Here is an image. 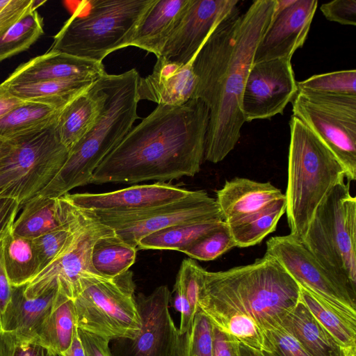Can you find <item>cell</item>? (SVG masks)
Returning a JSON list of instances; mask_svg holds the SVG:
<instances>
[{
	"instance_id": "5",
	"label": "cell",
	"mask_w": 356,
	"mask_h": 356,
	"mask_svg": "<svg viewBox=\"0 0 356 356\" xmlns=\"http://www.w3.org/2000/svg\"><path fill=\"white\" fill-rule=\"evenodd\" d=\"M289 126L286 213L290 234L302 241L318 207L347 174L330 149L302 121L292 115Z\"/></svg>"
},
{
	"instance_id": "51",
	"label": "cell",
	"mask_w": 356,
	"mask_h": 356,
	"mask_svg": "<svg viewBox=\"0 0 356 356\" xmlns=\"http://www.w3.org/2000/svg\"><path fill=\"white\" fill-rule=\"evenodd\" d=\"M60 355L61 356H85L83 344L79 338L77 330L73 337L70 346Z\"/></svg>"
},
{
	"instance_id": "49",
	"label": "cell",
	"mask_w": 356,
	"mask_h": 356,
	"mask_svg": "<svg viewBox=\"0 0 356 356\" xmlns=\"http://www.w3.org/2000/svg\"><path fill=\"white\" fill-rule=\"evenodd\" d=\"M12 286L6 277L2 259V240L0 241V316L5 309L11 294Z\"/></svg>"
},
{
	"instance_id": "47",
	"label": "cell",
	"mask_w": 356,
	"mask_h": 356,
	"mask_svg": "<svg viewBox=\"0 0 356 356\" xmlns=\"http://www.w3.org/2000/svg\"><path fill=\"white\" fill-rule=\"evenodd\" d=\"M213 356H240L239 342L214 325Z\"/></svg>"
},
{
	"instance_id": "18",
	"label": "cell",
	"mask_w": 356,
	"mask_h": 356,
	"mask_svg": "<svg viewBox=\"0 0 356 356\" xmlns=\"http://www.w3.org/2000/svg\"><path fill=\"white\" fill-rule=\"evenodd\" d=\"M170 298V290L164 285L147 296H136L141 327L133 340L134 356H170L178 330L168 309Z\"/></svg>"
},
{
	"instance_id": "4",
	"label": "cell",
	"mask_w": 356,
	"mask_h": 356,
	"mask_svg": "<svg viewBox=\"0 0 356 356\" xmlns=\"http://www.w3.org/2000/svg\"><path fill=\"white\" fill-rule=\"evenodd\" d=\"M136 69L120 74H104L106 94L101 113L91 129L69 151L65 163L36 196L60 197L90 184L103 159L120 143L138 118Z\"/></svg>"
},
{
	"instance_id": "52",
	"label": "cell",
	"mask_w": 356,
	"mask_h": 356,
	"mask_svg": "<svg viewBox=\"0 0 356 356\" xmlns=\"http://www.w3.org/2000/svg\"><path fill=\"white\" fill-rule=\"evenodd\" d=\"M240 356H261L259 351L239 343Z\"/></svg>"
},
{
	"instance_id": "9",
	"label": "cell",
	"mask_w": 356,
	"mask_h": 356,
	"mask_svg": "<svg viewBox=\"0 0 356 356\" xmlns=\"http://www.w3.org/2000/svg\"><path fill=\"white\" fill-rule=\"evenodd\" d=\"M133 273L114 277L91 274L82 280V291L74 299L77 327L108 339L134 340L141 327Z\"/></svg>"
},
{
	"instance_id": "39",
	"label": "cell",
	"mask_w": 356,
	"mask_h": 356,
	"mask_svg": "<svg viewBox=\"0 0 356 356\" xmlns=\"http://www.w3.org/2000/svg\"><path fill=\"white\" fill-rule=\"evenodd\" d=\"M236 245L225 223L220 228L214 230L197 240L181 252L191 259L200 261H212L226 253Z\"/></svg>"
},
{
	"instance_id": "37",
	"label": "cell",
	"mask_w": 356,
	"mask_h": 356,
	"mask_svg": "<svg viewBox=\"0 0 356 356\" xmlns=\"http://www.w3.org/2000/svg\"><path fill=\"white\" fill-rule=\"evenodd\" d=\"M74 207L73 216L66 225L33 239L39 263V273L60 257L70 245L81 215V210Z\"/></svg>"
},
{
	"instance_id": "17",
	"label": "cell",
	"mask_w": 356,
	"mask_h": 356,
	"mask_svg": "<svg viewBox=\"0 0 356 356\" xmlns=\"http://www.w3.org/2000/svg\"><path fill=\"white\" fill-rule=\"evenodd\" d=\"M191 192L165 182H156L106 193H67L64 196L73 206L83 211L128 212L177 201Z\"/></svg>"
},
{
	"instance_id": "13",
	"label": "cell",
	"mask_w": 356,
	"mask_h": 356,
	"mask_svg": "<svg viewBox=\"0 0 356 356\" xmlns=\"http://www.w3.org/2000/svg\"><path fill=\"white\" fill-rule=\"evenodd\" d=\"M291 60L277 58L252 65L241 100L245 122L283 113L298 90Z\"/></svg>"
},
{
	"instance_id": "36",
	"label": "cell",
	"mask_w": 356,
	"mask_h": 356,
	"mask_svg": "<svg viewBox=\"0 0 356 356\" xmlns=\"http://www.w3.org/2000/svg\"><path fill=\"white\" fill-rule=\"evenodd\" d=\"M43 33V19L33 9L0 36V62L26 51Z\"/></svg>"
},
{
	"instance_id": "40",
	"label": "cell",
	"mask_w": 356,
	"mask_h": 356,
	"mask_svg": "<svg viewBox=\"0 0 356 356\" xmlns=\"http://www.w3.org/2000/svg\"><path fill=\"white\" fill-rule=\"evenodd\" d=\"M261 356H309L281 325L262 332Z\"/></svg>"
},
{
	"instance_id": "35",
	"label": "cell",
	"mask_w": 356,
	"mask_h": 356,
	"mask_svg": "<svg viewBox=\"0 0 356 356\" xmlns=\"http://www.w3.org/2000/svg\"><path fill=\"white\" fill-rule=\"evenodd\" d=\"M170 356H213V324L197 310L188 331L174 338Z\"/></svg>"
},
{
	"instance_id": "48",
	"label": "cell",
	"mask_w": 356,
	"mask_h": 356,
	"mask_svg": "<svg viewBox=\"0 0 356 356\" xmlns=\"http://www.w3.org/2000/svg\"><path fill=\"white\" fill-rule=\"evenodd\" d=\"M20 207L13 199L0 197V241L11 230Z\"/></svg>"
},
{
	"instance_id": "29",
	"label": "cell",
	"mask_w": 356,
	"mask_h": 356,
	"mask_svg": "<svg viewBox=\"0 0 356 356\" xmlns=\"http://www.w3.org/2000/svg\"><path fill=\"white\" fill-rule=\"evenodd\" d=\"M95 81L90 79H67L3 87L21 99L44 102L63 108L88 90Z\"/></svg>"
},
{
	"instance_id": "43",
	"label": "cell",
	"mask_w": 356,
	"mask_h": 356,
	"mask_svg": "<svg viewBox=\"0 0 356 356\" xmlns=\"http://www.w3.org/2000/svg\"><path fill=\"white\" fill-rule=\"evenodd\" d=\"M34 0H0V36L38 6Z\"/></svg>"
},
{
	"instance_id": "23",
	"label": "cell",
	"mask_w": 356,
	"mask_h": 356,
	"mask_svg": "<svg viewBox=\"0 0 356 356\" xmlns=\"http://www.w3.org/2000/svg\"><path fill=\"white\" fill-rule=\"evenodd\" d=\"M103 76L63 108L56 119L60 140L69 151L91 129L101 113L106 97Z\"/></svg>"
},
{
	"instance_id": "1",
	"label": "cell",
	"mask_w": 356,
	"mask_h": 356,
	"mask_svg": "<svg viewBox=\"0 0 356 356\" xmlns=\"http://www.w3.org/2000/svg\"><path fill=\"white\" fill-rule=\"evenodd\" d=\"M277 0L238 7L211 33L192 61L197 83L193 99L209 111L204 159L222 161L235 147L245 120L241 100L254 54L270 26Z\"/></svg>"
},
{
	"instance_id": "32",
	"label": "cell",
	"mask_w": 356,
	"mask_h": 356,
	"mask_svg": "<svg viewBox=\"0 0 356 356\" xmlns=\"http://www.w3.org/2000/svg\"><path fill=\"white\" fill-rule=\"evenodd\" d=\"M225 224L222 219L193 222L168 227L143 238L139 250H172L181 252L204 235Z\"/></svg>"
},
{
	"instance_id": "45",
	"label": "cell",
	"mask_w": 356,
	"mask_h": 356,
	"mask_svg": "<svg viewBox=\"0 0 356 356\" xmlns=\"http://www.w3.org/2000/svg\"><path fill=\"white\" fill-rule=\"evenodd\" d=\"M174 291L175 296L172 305L175 309L181 314V321L178 332L179 334H184L191 327L195 315L186 298L181 281L177 275L174 286Z\"/></svg>"
},
{
	"instance_id": "42",
	"label": "cell",
	"mask_w": 356,
	"mask_h": 356,
	"mask_svg": "<svg viewBox=\"0 0 356 356\" xmlns=\"http://www.w3.org/2000/svg\"><path fill=\"white\" fill-rule=\"evenodd\" d=\"M203 269L194 259H185L182 261L177 275L181 281L194 315L198 310L197 302Z\"/></svg>"
},
{
	"instance_id": "30",
	"label": "cell",
	"mask_w": 356,
	"mask_h": 356,
	"mask_svg": "<svg viewBox=\"0 0 356 356\" xmlns=\"http://www.w3.org/2000/svg\"><path fill=\"white\" fill-rule=\"evenodd\" d=\"M2 259L12 286L26 284L39 273L33 239L15 235L11 230L2 239Z\"/></svg>"
},
{
	"instance_id": "41",
	"label": "cell",
	"mask_w": 356,
	"mask_h": 356,
	"mask_svg": "<svg viewBox=\"0 0 356 356\" xmlns=\"http://www.w3.org/2000/svg\"><path fill=\"white\" fill-rule=\"evenodd\" d=\"M0 356H61L35 342L19 340L0 331Z\"/></svg>"
},
{
	"instance_id": "2",
	"label": "cell",
	"mask_w": 356,
	"mask_h": 356,
	"mask_svg": "<svg viewBox=\"0 0 356 356\" xmlns=\"http://www.w3.org/2000/svg\"><path fill=\"white\" fill-rule=\"evenodd\" d=\"M209 120L198 99L158 105L103 159L90 184L171 181L199 172Z\"/></svg>"
},
{
	"instance_id": "31",
	"label": "cell",
	"mask_w": 356,
	"mask_h": 356,
	"mask_svg": "<svg viewBox=\"0 0 356 356\" xmlns=\"http://www.w3.org/2000/svg\"><path fill=\"white\" fill-rule=\"evenodd\" d=\"M137 250L113 231L100 236L95 242L91 252V266L101 276L116 277L129 270L134 264Z\"/></svg>"
},
{
	"instance_id": "3",
	"label": "cell",
	"mask_w": 356,
	"mask_h": 356,
	"mask_svg": "<svg viewBox=\"0 0 356 356\" xmlns=\"http://www.w3.org/2000/svg\"><path fill=\"white\" fill-rule=\"evenodd\" d=\"M300 288L273 257L226 270L202 271L197 306L213 325L221 327L230 318L243 316L261 333L280 325L300 301Z\"/></svg>"
},
{
	"instance_id": "25",
	"label": "cell",
	"mask_w": 356,
	"mask_h": 356,
	"mask_svg": "<svg viewBox=\"0 0 356 356\" xmlns=\"http://www.w3.org/2000/svg\"><path fill=\"white\" fill-rule=\"evenodd\" d=\"M15 220L11 232L33 239L66 225L73 216L74 207L64 195L58 197L35 196L23 206Z\"/></svg>"
},
{
	"instance_id": "15",
	"label": "cell",
	"mask_w": 356,
	"mask_h": 356,
	"mask_svg": "<svg viewBox=\"0 0 356 356\" xmlns=\"http://www.w3.org/2000/svg\"><path fill=\"white\" fill-rule=\"evenodd\" d=\"M238 3V0H190L160 56L183 65L191 63L211 33Z\"/></svg>"
},
{
	"instance_id": "11",
	"label": "cell",
	"mask_w": 356,
	"mask_h": 356,
	"mask_svg": "<svg viewBox=\"0 0 356 356\" xmlns=\"http://www.w3.org/2000/svg\"><path fill=\"white\" fill-rule=\"evenodd\" d=\"M88 212L111 228L124 242L136 248L145 236L168 227L186 222L223 220L216 199L204 191H192L182 199L143 210Z\"/></svg>"
},
{
	"instance_id": "26",
	"label": "cell",
	"mask_w": 356,
	"mask_h": 356,
	"mask_svg": "<svg viewBox=\"0 0 356 356\" xmlns=\"http://www.w3.org/2000/svg\"><path fill=\"white\" fill-rule=\"evenodd\" d=\"M280 325L290 333L309 356H346L347 349L314 318L300 300Z\"/></svg>"
},
{
	"instance_id": "16",
	"label": "cell",
	"mask_w": 356,
	"mask_h": 356,
	"mask_svg": "<svg viewBox=\"0 0 356 356\" xmlns=\"http://www.w3.org/2000/svg\"><path fill=\"white\" fill-rule=\"evenodd\" d=\"M317 6L316 0H277L273 19L257 47L254 63L291 59L307 39Z\"/></svg>"
},
{
	"instance_id": "22",
	"label": "cell",
	"mask_w": 356,
	"mask_h": 356,
	"mask_svg": "<svg viewBox=\"0 0 356 356\" xmlns=\"http://www.w3.org/2000/svg\"><path fill=\"white\" fill-rule=\"evenodd\" d=\"M25 287L26 284L12 286L9 301L0 316V331L22 341H31L54 307L58 288L29 298Z\"/></svg>"
},
{
	"instance_id": "6",
	"label": "cell",
	"mask_w": 356,
	"mask_h": 356,
	"mask_svg": "<svg viewBox=\"0 0 356 356\" xmlns=\"http://www.w3.org/2000/svg\"><path fill=\"white\" fill-rule=\"evenodd\" d=\"M154 0L81 1L54 36L48 51L102 63L106 56L129 47Z\"/></svg>"
},
{
	"instance_id": "20",
	"label": "cell",
	"mask_w": 356,
	"mask_h": 356,
	"mask_svg": "<svg viewBox=\"0 0 356 356\" xmlns=\"http://www.w3.org/2000/svg\"><path fill=\"white\" fill-rule=\"evenodd\" d=\"M196 83L192 62L183 65L160 56L152 74L138 79V100L158 105H181L193 99Z\"/></svg>"
},
{
	"instance_id": "27",
	"label": "cell",
	"mask_w": 356,
	"mask_h": 356,
	"mask_svg": "<svg viewBox=\"0 0 356 356\" xmlns=\"http://www.w3.org/2000/svg\"><path fill=\"white\" fill-rule=\"evenodd\" d=\"M77 330L74 300L58 290L54 307L31 341L61 354L70 346Z\"/></svg>"
},
{
	"instance_id": "24",
	"label": "cell",
	"mask_w": 356,
	"mask_h": 356,
	"mask_svg": "<svg viewBox=\"0 0 356 356\" xmlns=\"http://www.w3.org/2000/svg\"><path fill=\"white\" fill-rule=\"evenodd\" d=\"M190 0H154L138 25L129 46L159 57Z\"/></svg>"
},
{
	"instance_id": "21",
	"label": "cell",
	"mask_w": 356,
	"mask_h": 356,
	"mask_svg": "<svg viewBox=\"0 0 356 356\" xmlns=\"http://www.w3.org/2000/svg\"><path fill=\"white\" fill-rule=\"evenodd\" d=\"M285 195L270 182L235 177L216 192V202L227 226L244 221Z\"/></svg>"
},
{
	"instance_id": "33",
	"label": "cell",
	"mask_w": 356,
	"mask_h": 356,
	"mask_svg": "<svg viewBox=\"0 0 356 356\" xmlns=\"http://www.w3.org/2000/svg\"><path fill=\"white\" fill-rule=\"evenodd\" d=\"M63 108L35 101H26L0 119V138L7 139L54 122Z\"/></svg>"
},
{
	"instance_id": "7",
	"label": "cell",
	"mask_w": 356,
	"mask_h": 356,
	"mask_svg": "<svg viewBox=\"0 0 356 356\" xmlns=\"http://www.w3.org/2000/svg\"><path fill=\"white\" fill-rule=\"evenodd\" d=\"M302 243L356 301V198L349 181L335 186L320 204Z\"/></svg>"
},
{
	"instance_id": "50",
	"label": "cell",
	"mask_w": 356,
	"mask_h": 356,
	"mask_svg": "<svg viewBox=\"0 0 356 356\" xmlns=\"http://www.w3.org/2000/svg\"><path fill=\"white\" fill-rule=\"evenodd\" d=\"M26 102L12 95L0 84V119Z\"/></svg>"
},
{
	"instance_id": "12",
	"label": "cell",
	"mask_w": 356,
	"mask_h": 356,
	"mask_svg": "<svg viewBox=\"0 0 356 356\" xmlns=\"http://www.w3.org/2000/svg\"><path fill=\"white\" fill-rule=\"evenodd\" d=\"M80 210V221L70 245L60 257L26 284L27 297L35 298L58 288L60 292L74 300L82 291L83 279L97 274L90 262L92 246L100 236L113 230L99 222L90 213Z\"/></svg>"
},
{
	"instance_id": "28",
	"label": "cell",
	"mask_w": 356,
	"mask_h": 356,
	"mask_svg": "<svg viewBox=\"0 0 356 356\" xmlns=\"http://www.w3.org/2000/svg\"><path fill=\"white\" fill-rule=\"evenodd\" d=\"M300 300L346 349L356 347V313L339 308L300 286Z\"/></svg>"
},
{
	"instance_id": "14",
	"label": "cell",
	"mask_w": 356,
	"mask_h": 356,
	"mask_svg": "<svg viewBox=\"0 0 356 356\" xmlns=\"http://www.w3.org/2000/svg\"><path fill=\"white\" fill-rule=\"evenodd\" d=\"M266 254L275 258L302 286L332 305L356 313L353 300L334 277L320 264L302 241L290 234L270 238Z\"/></svg>"
},
{
	"instance_id": "46",
	"label": "cell",
	"mask_w": 356,
	"mask_h": 356,
	"mask_svg": "<svg viewBox=\"0 0 356 356\" xmlns=\"http://www.w3.org/2000/svg\"><path fill=\"white\" fill-rule=\"evenodd\" d=\"M83 344L85 356H112L108 343L110 339L77 327Z\"/></svg>"
},
{
	"instance_id": "19",
	"label": "cell",
	"mask_w": 356,
	"mask_h": 356,
	"mask_svg": "<svg viewBox=\"0 0 356 356\" xmlns=\"http://www.w3.org/2000/svg\"><path fill=\"white\" fill-rule=\"evenodd\" d=\"M106 72L102 63L78 58L56 51H47L19 65L0 83L15 84L67 79L96 81Z\"/></svg>"
},
{
	"instance_id": "10",
	"label": "cell",
	"mask_w": 356,
	"mask_h": 356,
	"mask_svg": "<svg viewBox=\"0 0 356 356\" xmlns=\"http://www.w3.org/2000/svg\"><path fill=\"white\" fill-rule=\"evenodd\" d=\"M293 115L330 149L346 170V179H356V96L298 90Z\"/></svg>"
},
{
	"instance_id": "54",
	"label": "cell",
	"mask_w": 356,
	"mask_h": 356,
	"mask_svg": "<svg viewBox=\"0 0 356 356\" xmlns=\"http://www.w3.org/2000/svg\"><path fill=\"white\" fill-rule=\"evenodd\" d=\"M3 140V139H1V138H0V145H1V143H2Z\"/></svg>"
},
{
	"instance_id": "34",
	"label": "cell",
	"mask_w": 356,
	"mask_h": 356,
	"mask_svg": "<svg viewBox=\"0 0 356 356\" xmlns=\"http://www.w3.org/2000/svg\"><path fill=\"white\" fill-rule=\"evenodd\" d=\"M286 208L284 196L244 221L228 226L236 247L248 248L261 243L275 230Z\"/></svg>"
},
{
	"instance_id": "38",
	"label": "cell",
	"mask_w": 356,
	"mask_h": 356,
	"mask_svg": "<svg viewBox=\"0 0 356 356\" xmlns=\"http://www.w3.org/2000/svg\"><path fill=\"white\" fill-rule=\"evenodd\" d=\"M300 90L356 96V70H348L316 74L297 82Z\"/></svg>"
},
{
	"instance_id": "53",
	"label": "cell",
	"mask_w": 356,
	"mask_h": 356,
	"mask_svg": "<svg viewBox=\"0 0 356 356\" xmlns=\"http://www.w3.org/2000/svg\"><path fill=\"white\" fill-rule=\"evenodd\" d=\"M346 356H356V347L348 348Z\"/></svg>"
},
{
	"instance_id": "44",
	"label": "cell",
	"mask_w": 356,
	"mask_h": 356,
	"mask_svg": "<svg viewBox=\"0 0 356 356\" xmlns=\"http://www.w3.org/2000/svg\"><path fill=\"white\" fill-rule=\"evenodd\" d=\"M325 17L343 25H356V1L334 0L321 5Z\"/></svg>"
},
{
	"instance_id": "8",
	"label": "cell",
	"mask_w": 356,
	"mask_h": 356,
	"mask_svg": "<svg viewBox=\"0 0 356 356\" xmlns=\"http://www.w3.org/2000/svg\"><path fill=\"white\" fill-rule=\"evenodd\" d=\"M56 121L3 140L0 145V197L13 199L22 207L59 172L69 150L60 140Z\"/></svg>"
}]
</instances>
